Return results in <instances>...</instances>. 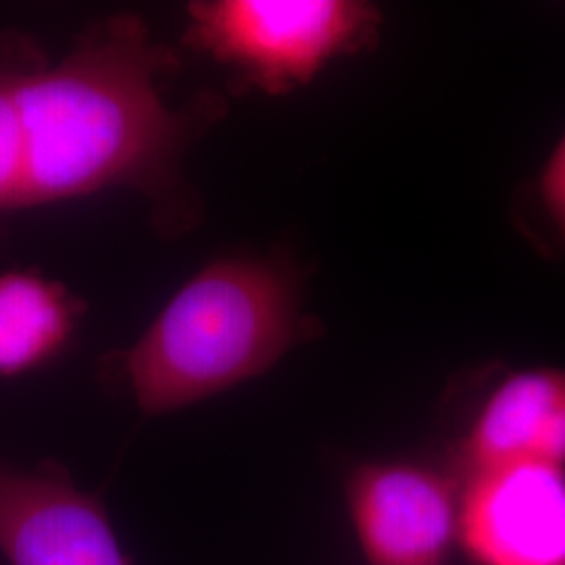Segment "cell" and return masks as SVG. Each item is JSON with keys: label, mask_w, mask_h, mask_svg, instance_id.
Listing matches in <instances>:
<instances>
[{"label": "cell", "mask_w": 565, "mask_h": 565, "mask_svg": "<svg viewBox=\"0 0 565 565\" xmlns=\"http://www.w3.org/2000/svg\"><path fill=\"white\" fill-rule=\"evenodd\" d=\"M319 331L291 268L224 256L182 282L118 364L132 401L158 417L263 377Z\"/></svg>", "instance_id": "cell-1"}, {"label": "cell", "mask_w": 565, "mask_h": 565, "mask_svg": "<svg viewBox=\"0 0 565 565\" xmlns=\"http://www.w3.org/2000/svg\"><path fill=\"white\" fill-rule=\"evenodd\" d=\"M384 28L363 0H195L182 44L226 67L243 88L296 93L333 63L373 49Z\"/></svg>", "instance_id": "cell-2"}, {"label": "cell", "mask_w": 565, "mask_h": 565, "mask_svg": "<svg viewBox=\"0 0 565 565\" xmlns=\"http://www.w3.org/2000/svg\"><path fill=\"white\" fill-rule=\"evenodd\" d=\"M461 490L455 465L427 457L352 465L343 505L364 565H448L459 551Z\"/></svg>", "instance_id": "cell-3"}, {"label": "cell", "mask_w": 565, "mask_h": 565, "mask_svg": "<svg viewBox=\"0 0 565 565\" xmlns=\"http://www.w3.org/2000/svg\"><path fill=\"white\" fill-rule=\"evenodd\" d=\"M0 555L7 565H130L102 499L51 461H0Z\"/></svg>", "instance_id": "cell-4"}, {"label": "cell", "mask_w": 565, "mask_h": 565, "mask_svg": "<svg viewBox=\"0 0 565 565\" xmlns=\"http://www.w3.org/2000/svg\"><path fill=\"white\" fill-rule=\"evenodd\" d=\"M461 478L467 564L565 565V465L524 461Z\"/></svg>", "instance_id": "cell-5"}, {"label": "cell", "mask_w": 565, "mask_h": 565, "mask_svg": "<svg viewBox=\"0 0 565 565\" xmlns=\"http://www.w3.org/2000/svg\"><path fill=\"white\" fill-rule=\"evenodd\" d=\"M524 461L565 465V369L530 366L494 385L452 448L461 476Z\"/></svg>", "instance_id": "cell-6"}, {"label": "cell", "mask_w": 565, "mask_h": 565, "mask_svg": "<svg viewBox=\"0 0 565 565\" xmlns=\"http://www.w3.org/2000/svg\"><path fill=\"white\" fill-rule=\"evenodd\" d=\"M84 303L39 268L0 273V380H20L57 361L78 331Z\"/></svg>", "instance_id": "cell-7"}, {"label": "cell", "mask_w": 565, "mask_h": 565, "mask_svg": "<svg viewBox=\"0 0 565 565\" xmlns=\"http://www.w3.org/2000/svg\"><path fill=\"white\" fill-rule=\"evenodd\" d=\"M536 186L546 218L565 245V132L543 163Z\"/></svg>", "instance_id": "cell-8"}]
</instances>
